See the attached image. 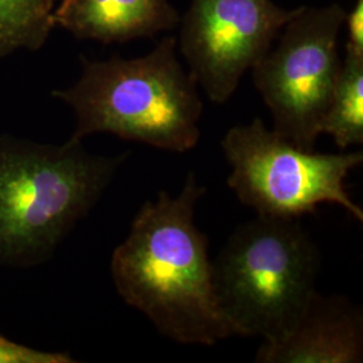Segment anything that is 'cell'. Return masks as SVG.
Masks as SVG:
<instances>
[{"label":"cell","mask_w":363,"mask_h":363,"mask_svg":"<svg viewBox=\"0 0 363 363\" xmlns=\"http://www.w3.org/2000/svg\"><path fill=\"white\" fill-rule=\"evenodd\" d=\"M232 167L228 186L257 216L300 220L323 203L345 208L359 223L363 210L351 199L346 179L363 154H322L298 147L261 118L228 130L220 142Z\"/></svg>","instance_id":"obj_5"},{"label":"cell","mask_w":363,"mask_h":363,"mask_svg":"<svg viewBox=\"0 0 363 363\" xmlns=\"http://www.w3.org/2000/svg\"><path fill=\"white\" fill-rule=\"evenodd\" d=\"M52 22L77 39L112 45L171 31L181 15L169 0H60Z\"/></svg>","instance_id":"obj_9"},{"label":"cell","mask_w":363,"mask_h":363,"mask_svg":"<svg viewBox=\"0 0 363 363\" xmlns=\"http://www.w3.org/2000/svg\"><path fill=\"white\" fill-rule=\"evenodd\" d=\"M255 361L362 362V310L342 295L323 296L316 292L294 328L277 342H262Z\"/></svg>","instance_id":"obj_8"},{"label":"cell","mask_w":363,"mask_h":363,"mask_svg":"<svg viewBox=\"0 0 363 363\" xmlns=\"http://www.w3.org/2000/svg\"><path fill=\"white\" fill-rule=\"evenodd\" d=\"M343 26L347 31L346 54L363 57V0H355L350 11H346Z\"/></svg>","instance_id":"obj_13"},{"label":"cell","mask_w":363,"mask_h":363,"mask_svg":"<svg viewBox=\"0 0 363 363\" xmlns=\"http://www.w3.org/2000/svg\"><path fill=\"white\" fill-rule=\"evenodd\" d=\"M81 142L0 139V264L46 259L94 206L125 157L91 155Z\"/></svg>","instance_id":"obj_3"},{"label":"cell","mask_w":363,"mask_h":363,"mask_svg":"<svg viewBox=\"0 0 363 363\" xmlns=\"http://www.w3.org/2000/svg\"><path fill=\"white\" fill-rule=\"evenodd\" d=\"M300 10L273 0H191L181 18L178 48L208 100H230L247 70L271 50Z\"/></svg>","instance_id":"obj_7"},{"label":"cell","mask_w":363,"mask_h":363,"mask_svg":"<svg viewBox=\"0 0 363 363\" xmlns=\"http://www.w3.org/2000/svg\"><path fill=\"white\" fill-rule=\"evenodd\" d=\"M205 193L190 172L179 194L162 191L147 201L111 261L118 295L181 345L214 346L235 337L216 295L208 237L194 222Z\"/></svg>","instance_id":"obj_1"},{"label":"cell","mask_w":363,"mask_h":363,"mask_svg":"<svg viewBox=\"0 0 363 363\" xmlns=\"http://www.w3.org/2000/svg\"><path fill=\"white\" fill-rule=\"evenodd\" d=\"M60 0H0V58L39 50L49 38Z\"/></svg>","instance_id":"obj_11"},{"label":"cell","mask_w":363,"mask_h":363,"mask_svg":"<svg viewBox=\"0 0 363 363\" xmlns=\"http://www.w3.org/2000/svg\"><path fill=\"white\" fill-rule=\"evenodd\" d=\"M81 64L77 82L52 93L76 113L72 139L111 133L178 154L198 144L203 103L198 84L182 65L175 37H164L138 58L81 57Z\"/></svg>","instance_id":"obj_2"},{"label":"cell","mask_w":363,"mask_h":363,"mask_svg":"<svg viewBox=\"0 0 363 363\" xmlns=\"http://www.w3.org/2000/svg\"><path fill=\"white\" fill-rule=\"evenodd\" d=\"M346 10L331 3L301 6L279 34V42L252 74L273 118V130L312 151L320 133L342 67L339 34Z\"/></svg>","instance_id":"obj_6"},{"label":"cell","mask_w":363,"mask_h":363,"mask_svg":"<svg viewBox=\"0 0 363 363\" xmlns=\"http://www.w3.org/2000/svg\"><path fill=\"white\" fill-rule=\"evenodd\" d=\"M74 359L64 352H46L18 345L0 335V363H70Z\"/></svg>","instance_id":"obj_12"},{"label":"cell","mask_w":363,"mask_h":363,"mask_svg":"<svg viewBox=\"0 0 363 363\" xmlns=\"http://www.w3.org/2000/svg\"><path fill=\"white\" fill-rule=\"evenodd\" d=\"M319 268L300 220L257 216L240 226L213 262L216 295L235 337H286L318 292Z\"/></svg>","instance_id":"obj_4"},{"label":"cell","mask_w":363,"mask_h":363,"mask_svg":"<svg viewBox=\"0 0 363 363\" xmlns=\"http://www.w3.org/2000/svg\"><path fill=\"white\" fill-rule=\"evenodd\" d=\"M320 133L330 135L339 150L363 144V57L346 54Z\"/></svg>","instance_id":"obj_10"}]
</instances>
